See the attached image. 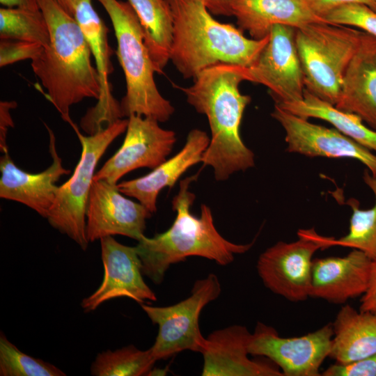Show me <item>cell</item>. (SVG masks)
<instances>
[{
	"label": "cell",
	"mask_w": 376,
	"mask_h": 376,
	"mask_svg": "<svg viewBox=\"0 0 376 376\" xmlns=\"http://www.w3.org/2000/svg\"><path fill=\"white\" fill-rule=\"evenodd\" d=\"M209 10L213 14L217 15H230V0H201Z\"/></svg>",
	"instance_id": "cell-36"
},
{
	"label": "cell",
	"mask_w": 376,
	"mask_h": 376,
	"mask_svg": "<svg viewBox=\"0 0 376 376\" xmlns=\"http://www.w3.org/2000/svg\"><path fill=\"white\" fill-rule=\"evenodd\" d=\"M362 33L363 31L327 22L296 28L295 41L305 89L335 106Z\"/></svg>",
	"instance_id": "cell-6"
},
{
	"label": "cell",
	"mask_w": 376,
	"mask_h": 376,
	"mask_svg": "<svg viewBox=\"0 0 376 376\" xmlns=\"http://www.w3.org/2000/svg\"><path fill=\"white\" fill-rule=\"evenodd\" d=\"M166 1H168V0H166Z\"/></svg>",
	"instance_id": "cell-39"
},
{
	"label": "cell",
	"mask_w": 376,
	"mask_h": 376,
	"mask_svg": "<svg viewBox=\"0 0 376 376\" xmlns=\"http://www.w3.org/2000/svg\"><path fill=\"white\" fill-rule=\"evenodd\" d=\"M0 3L8 8H38L36 0H0Z\"/></svg>",
	"instance_id": "cell-37"
},
{
	"label": "cell",
	"mask_w": 376,
	"mask_h": 376,
	"mask_svg": "<svg viewBox=\"0 0 376 376\" xmlns=\"http://www.w3.org/2000/svg\"><path fill=\"white\" fill-rule=\"evenodd\" d=\"M298 240L278 242L260 256L256 268L265 286L286 299L297 302L310 297L313 256L330 247V237L314 228L300 229Z\"/></svg>",
	"instance_id": "cell-9"
},
{
	"label": "cell",
	"mask_w": 376,
	"mask_h": 376,
	"mask_svg": "<svg viewBox=\"0 0 376 376\" xmlns=\"http://www.w3.org/2000/svg\"><path fill=\"white\" fill-rule=\"evenodd\" d=\"M0 38L36 42L45 47L49 41V31L40 8H1Z\"/></svg>",
	"instance_id": "cell-28"
},
{
	"label": "cell",
	"mask_w": 376,
	"mask_h": 376,
	"mask_svg": "<svg viewBox=\"0 0 376 376\" xmlns=\"http://www.w3.org/2000/svg\"><path fill=\"white\" fill-rule=\"evenodd\" d=\"M229 5L238 28L255 40L267 36L276 24L299 28L327 22L314 15L303 0H230Z\"/></svg>",
	"instance_id": "cell-22"
},
{
	"label": "cell",
	"mask_w": 376,
	"mask_h": 376,
	"mask_svg": "<svg viewBox=\"0 0 376 376\" xmlns=\"http://www.w3.org/2000/svg\"><path fill=\"white\" fill-rule=\"evenodd\" d=\"M246 68L219 63L201 72L192 85L180 88L187 102L207 118L211 137L201 162L212 168L218 181L255 165L254 153L240 132L244 111L251 102V97L240 91V83L248 80Z\"/></svg>",
	"instance_id": "cell-1"
},
{
	"label": "cell",
	"mask_w": 376,
	"mask_h": 376,
	"mask_svg": "<svg viewBox=\"0 0 376 376\" xmlns=\"http://www.w3.org/2000/svg\"><path fill=\"white\" fill-rule=\"evenodd\" d=\"M329 357L347 363L376 354V311H357L346 304L332 323Z\"/></svg>",
	"instance_id": "cell-23"
},
{
	"label": "cell",
	"mask_w": 376,
	"mask_h": 376,
	"mask_svg": "<svg viewBox=\"0 0 376 376\" xmlns=\"http://www.w3.org/2000/svg\"><path fill=\"white\" fill-rule=\"evenodd\" d=\"M363 180L375 195V205L369 209H361L359 203L350 198L347 204L351 207L352 214L350 220L348 233L340 239L330 237V246H342L358 249L371 259L376 258V176L365 170Z\"/></svg>",
	"instance_id": "cell-26"
},
{
	"label": "cell",
	"mask_w": 376,
	"mask_h": 376,
	"mask_svg": "<svg viewBox=\"0 0 376 376\" xmlns=\"http://www.w3.org/2000/svg\"><path fill=\"white\" fill-rule=\"evenodd\" d=\"M49 31V43L31 68L46 90L47 98L70 121V109L86 98L98 99V73L92 65L89 44L75 18L55 0H36Z\"/></svg>",
	"instance_id": "cell-2"
},
{
	"label": "cell",
	"mask_w": 376,
	"mask_h": 376,
	"mask_svg": "<svg viewBox=\"0 0 376 376\" xmlns=\"http://www.w3.org/2000/svg\"><path fill=\"white\" fill-rule=\"evenodd\" d=\"M150 117L132 114L121 147L95 174L93 180L117 185L127 173L139 169H154L167 159L176 141L175 132L161 127Z\"/></svg>",
	"instance_id": "cell-12"
},
{
	"label": "cell",
	"mask_w": 376,
	"mask_h": 376,
	"mask_svg": "<svg viewBox=\"0 0 376 376\" xmlns=\"http://www.w3.org/2000/svg\"><path fill=\"white\" fill-rule=\"evenodd\" d=\"M251 333L242 325H231L210 333L202 352L203 376H283L275 364L249 359Z\"/></svg>",
	"instance_id": "cell-18"
},
{
	"label": "cell",
	"mask_w": 376,
	"mask_h": 376,
	"mask_svg": "<svg viewBox=\"0 0 376 376\" xmlns=\"http://www.w3.org/2000/svg\"><path fill=\"white\" fill-rule=\"evenodd\" d=\"M97 1L107 11L117 40L116 54L126 83V93L120 103L123 116L136 114L159 123L169 120L175 109L157 87L154 65L134 10L128 1Z\"/></svg>",
	"instance_id": "cell-5"
},
{
	"label": "cell",
	"mask_w": 376,
	"mask_h": 376,
	"mask_svg": "<svg viewBox=\"0 0 376 376\" xmlns=\"http://www.w3.org/2000/svg\"><path fill=\"white\" fill-rule=\"evenodd\" d=\"M74 17L79 23L89 44L98 73L100 94L97 103L82 118L81 126L92 134L122 118L120 104L111 93L109 76L113 68L111 56L113 51L108 42V29L95 10L92 0H80Z\"/></svg>",
	"instance_id": "cell-16"
},
{
	"label": "cell",
	"mask_w": 376,
	"mask_h": 376,
	"mask_svg": "<svg viewBox=\"0 0 376 376\" xmlns=\"http://www.w3.org/2000/svg\"><path fill=\"white\" fill-rule=\"evenodd\" d=\"M157 360L152 350H141L133 345L99 353L91 367L94 376L148 375Z\"/></svg>",
	"instance_id": "cell-27"
},
{
	"label": "cell",
	"mask_w": 376,
	"mask_h": 376,
	"mask_svg": "<svg viewBox=\"0 0 376 376\" xmlns=\"http://www.w3.org/2000/svg\"><path fill=\"white\" fill-rule=\"evenodd\" d=\"M295 32L294 26L274 25L258 58L246 68L247 81L267 87L276 104L296 102L304 98V75Z\"/></svg>",
	"instance_id": "cell-11"
},
{
	"label": "cell",
	"mask_w": 376,
	"mask_h": 376,
	"mask_svg": "<svg viewBox=\"0 0 376 376\" xmlns=\"http://www.w3.org/2000/svg\"><path fill=\"white\" fill-rule=\"evenodd\" d=\"M40 44L17 40H1L0 42V66L4 67L17 61L33 60L43 49Z\"/></svg>",
	"instance_id": "cell-31"
},
{
	"label": "cell",
	"mask_w": 376,
	"mask_h": 376,
	"mask_svg": "<svg viewBox=\"0 0 376 376\" xmlns=\"http://www.w3.org/2000/svg\"><path fill=\"white\" fill-rule=\"evenodd\" d=\"M16 106L17 103L14 101H1L0 103V148L3 152H8L6 135L8 128L13 127L10 111Z\"/></svg>",
	"instance_id": "cell-34"
},
{
	"label": "cell",
	"mask_w": 376,
	"mask_h": 376,
	"mask_svg": "<svg viewBox=\"0 0 376 376\" xmlns=\"http://www.w3.org/2000/svg\"><path fill=\"white\" fill-rule=\"evenodd\" d=\"M372 260L354 249L343 257L313 259L310 297L344 304L362 296L368 287Z\"/></svg>",
	"instance_id": "cell-19"
},
{
	"label": "cell",
	"mask_w": 376,
	"mask_h": 376,
	"mask_svg": "<svg viewBox=\"0 0 376 376\" xmlns=\"http://www.w3.org/2000/svg\"><path fill=\"white\" fill-rule=\"evenodd\" d=\"M210 143L207 134L193 129L187 134L182 148L146 175L116 185L124 195L136 198L152 214L157 210V199L165 187L172 188L191 166L201 162Z\"/></svg>",
	"instance_id": "cell-20"
},
{
	"label": "cell",
	"mask_w": 376,
	"mask_h": 376,
	"mask_svg": "<svg viewBox=\"0 0 376 376\" xmlns=\"http://www.w3.org/2000/svg\"><path fill=\"white\" fill-rule=\"evenodd\" d=\"M100 240L104 277L99 288L82 299L81 306L84 312L93 311L104 302L118 297H128L140 304L156 301L155 293L143 278L136 246L124 245L112 236Z\"/></svg>",
	"instance_id": "cell-14"
},
{
	"label": "cell",
	"mask_w": 376,
	"mask_h": 376,
	"mask_svg": "<svg viewBox=\"0 0 376 376\" xmlns=\"http://www.w3.org/2000/svg\"><path fill=\"white\" fill-rule=\"evenodd\" d=\"M46 127L52 163L45 171L38 173L23 171L13 162L8 152H3L0 159V197L21 203L45 218L56 198L58 187L56 182L70 171L63 166L56 151L54 132L47 125Z\"/></svg>",
	"instance_id": "cell-17"
},
{
	"label": "cell",
	"mask_w": 376,
	"mask_h": 376,
	"mask_svg": "<svg viewBox=\"0 0 376 376\" xmlns=\"http://www.w3.org/2000/svg\"><path fill=\"white\" fill-rule=\"evenodd\" d=\"M335 107L359 116L376 131V37L363 31Z\"/></svg>",
	"instance_id": "cell-21"
},
{
	"label": "cell",
	"mask_w": 376,
	"mask_h": 376,
	"mask_svg": "<svg viewBox=\"0 0 376 376\" xmlns=\"http://www.w3.org/2000/svg\"><path fill=\"white\" fill-rule=\"evenodd\" d=\"M274 105L304 119L315 118L325 120L340 132L376 152V131L365 125L357 114L339 110L306 89L302 100Z\"/></svg>",
	"instance_id": "cell-25"
},
{
	"label": "cell",
	"mask_w": 376,
	"mask_h": 376,
	"mask_svg": "<svg viewBox=\"0 0 376 376\" xmlns=\"http://www.w3.org/2000/svg\"><path fill=\"white\" fill-rule=\"evenodd\" d=\"M197 178L196 174L180 181L178 193L172 201L176 216L171 226L152 237L143 235L135 246L143 274L156 285L163 281L171 265L188 257L199 256L225 266L254 244L255 240L242 244L225 239L217 230L212 210L205 204L201 205L199 217L191 214L195 195L189 188Z\"/></svg>",
	"instance_id": "cell-3"
},
{
	"label": "cell",
	"mask_w": 376,
	"mask_h": 376,
	"mask_svg": "<svg viewBox=\"0 0 376 376\" xmlns=\"http://www.w3.org/2000/svg\"><path fill=\"white\" fill-rule=\"evenodd\" d=\"M271 116L285 132L288 152L311 157L354 159L376 176V155L336 129L311 123L276 105Z\"/></svg>",
	"instance_id": "cell-15"
},
{
	"label": "cell",
	"mask_w": 376,
	"mask_h": 376,
	"mask_svg": "<svg viewBox=\"0 0 376 376\" xmlns=\"http://www.w3.org/2000/svg\"><path fill=\"white\" fill-rule=\"evenodd\" d=\"M322 376H376V354L347 363H335L325 369Z\"/></svg>",
	"instance_id": "cell-32"
},
{
	"label": "cell",
	"mask_w": 376,
	"mask_h": 376,
	"mask_svg": "<svg viewBox=\"0 0 376 376\" xmlns=\"http://www.w3.org/2000/svg\"><path fill=\"white\" fill-rule=\"evenodd\" d=\"M334 336L332 323L299 337H281L272 327L258 322L248 349L251 355L269 359L283 376H319L329 356Z\"/></svg>",
	"instance_id": "cell-10"
},
{
	"label": "cell",
	"mask_w": 376,
	"mask_h": 376,
	"mask_svg": "<svg viewBox=\"0 0 376 376\" xmlns=\"http://www.w3.org/2000/svg\"><path fill=\"white\" fill-rule=\"evenodd\" d=\"M81 145V155L72 176L57 189L47 219L49 224L75 242L82 250L89 242L86 235V210L96 166L107 148L125 132L127 119H118L89 136L71 123Z\"/></svg>",
	"instance_id": "cell-7"
},
{
	"label": "cell",
	"mask_w": 376,
	"mask_h": 376,
	"mask_svg": "<svg viewBox=\"0 0 376 376\" xmlns=\"http://www.w3.org/2000/svg\"><path fill=\"white\" fill-rule=\"evenodd\" d=\"M309 10L317 17H324L332 10L347 4H365L376 11V0H303ZM326 21V20H325Z\"/></svg>",
	"instance_id": "cell-33"
},
{
	"label": "cell",
	"mask_w": 376,
	"mask_h": 376,
	"mask_svg": "<svg viewBox=\"0 0 376 376\" xmlns=\"http://www.w3.org/2000/svg\"><path fill=\"white\" fill-rule=\"evenodd\" d=\"M360 311H376V258L372 260L369 284L361 296Z\"/></svg>",
	"instance_id": "cell-35"
},
{
	"label": "cell",
	"mask_w": 376,
	"mask_h": 376,
	"mask_svg": "<svg viewBox=\"0 0 376 376\" xmlns=\"http://www.w3.org/2000/svg\"><path fill=\"white\" fill-rule=\"evenodd\" d=\"M56 3L68 14L73 16L76 10V8L80 0H55Z\"/></svg>",
	"instance_id": "cell-38"
},
{
	"label": "cell",
	"mask_w": 376,
	"mask_h": 376,
	"mask_svg": "<svg viewBox=\"0 0 376 376\" xmlns=\"http://www.w3.org/2000/svg\"><path fill=\"white\" fill-rule=\"evenodd\" d=\"M324 20L335 24L356 26L376 37V11L365 4L342 6L330 12Z\"/></svg>",
	"instance_id": "cell-30"
},
{
	"label": "cell",
	"mask_w": 376,
	"mask_h": 376,
	"mask_svg": "<svg viewBox=\"0 0 376 376\" xmlns=\"http://www.w3.org/2000/svg\"><path fill=\"white\" fill-rule=\"evenodd\" d=\"M173 16L170 60L185 79L219 63L249 67L267 43L248 38L230 24L214 19L201 0H168Z\"/></svg>",
	"instance_id": "cell-4"
},
{
	"label": "cell",
	"mask_w": 376,
	"mask_h": 376,
	"mask_svg": "<svg viewBox=\"0 0 376 376\" xmlns=\"http://www.w3.org/2000/svg\"><path fill=\"white\" fill-rule=\"evenodd\" d=\"M134 10L155 72L162 73L170 60L173 16L166 0H127Z\"/></svg>",
	"instance_id": "cell-24"
},
{
	"label": "cell",
	"mask_w": 376,
	"mask_h": 376,
	"mask_svg": "<svg viewBox=\"0 0 376 376\" xmlns=\"http://www.w3.org/2000/svg\"><path fill=\"white\" fill-rule=\"evenodd\" d=\"M221 292L217 276L209 274L194 283L190 295L167 306L141 304L152 322L158 326L155 341L150 347L158 361L185 351L202 353L206 338L202 335L199 318L202 310L217 299Z\"/></svg>",
	"instance_id": "cell-8"
},
{
	"label": "cell",
	"mask_w": 376,
	"mask_h": 376,
	"mask_svg": "<svg viewBox=\"0 0 376 376\" xmlns=\"http://www.w3.org/2000/svg\"><path fill=\"white\" fill-rule=\"evenodd\" d=\"M152 213L125 197L116 185L93 180L86 210V235L90 242L120 235L139 241Z\"/></svg>",
	"instance_id": "cell-13"
},
{
	"label": "cell",
	"mask_w": 376,
	"mask_h": 376,
	"mask_svg": "<svg viewBox=\"0 0 376 376\" xmlns=\"http://www.w3.org/2000/svg\"><path fill=\"white\" fill-rule=\"evenodd\" d=\"M1 376H64L54 365L19 350L3 332L0 334Z\"/></svg>",
	"instance_id": "cell-29"
}]
</instances>
